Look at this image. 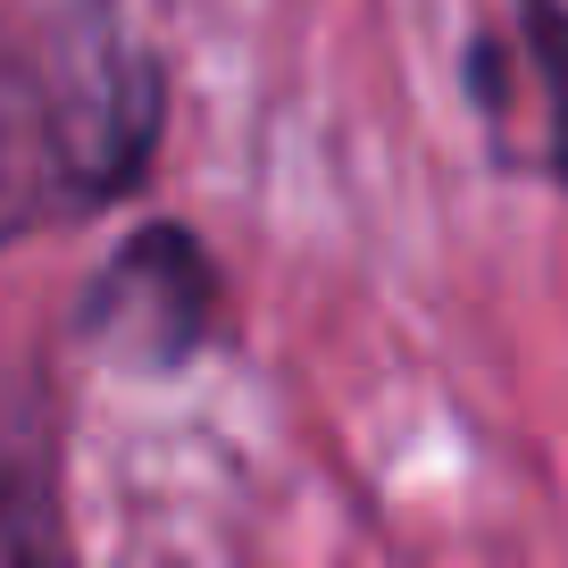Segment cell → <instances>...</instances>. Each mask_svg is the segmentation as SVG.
Wrapping results in <instances>:
<instances>
[{
    "label": "cell",
    "instance_id": "1",
    "mask_svg": "<svg viewBox=\"0 0 568 568\" xmlns=\"http://www.w3.org/2000/svg\"><path fill=\"white\" fill-rule=\"evenodd\" d=\"M42 92L59 125V168H68L75 217L125 201L151 160H160V118H168V75L151 42L125 26L118 0H75L51 26H34Z\"/></svg>",
    "mask_w": 568,
    "mask_h": 568
},
{
    "label": "cell",
    "instance_id": "2",
    "mask_svg": "<svg viewBox=\"0 0 568 568\" xmlns=\"http://www.w3.org/2000/svg\"><path fill=\"white\" fill-rule=\"evenodd\" d=\"M217 326V267L193 226H142L109 251V267L75 302V335L134 376H168Z\"/></svg>",
    "mask_w": 568,
    "mask_h": 568
},
{
    "label": "cell",
    "instance_id": "3",
    "mask_svg": "<svg viewBox=\"0 0 568 568\" xmlns=\"http://www.w3.org/2000/svg\"><path fill=\"white\" fill-rule=\"evenodd\" d=\"M68 168H59L51 134V92H42L34 26L0 34V243L42 226H68Z\"/></svg>",
    "mask_w": 568,
    "mask_h": 568
},
{
    "label": "cell",
    "instance_id": "4",
    "mask_svg": "<svg viewBox=\"0 0 568 568\" xmlns=\"http://www.w3.org/2000/svg\"><path fill=\"white\" fill-rule=\"evenodd\" d=\"M510 75L535 92V134H544V176L568 184V0H518L510 9Z\"/></svg>",
    "mask_w": 568,
    "mask_h": 568
},
{
    "label": "cell",
    "instance_id": "5",
    "mask_svg": "<svg viewBox=\"0 0 568 568\" xmlns=\"http://www.w3.org/2000/svg\"><path fill=\"white\" fill-rule=\"evenodd\" d=\"M0 568H68V527H59V485L34 452L0 460Z\"/></svg>",
    "mask_w": 568,
    "mask_h": 568
}]
</instances>
